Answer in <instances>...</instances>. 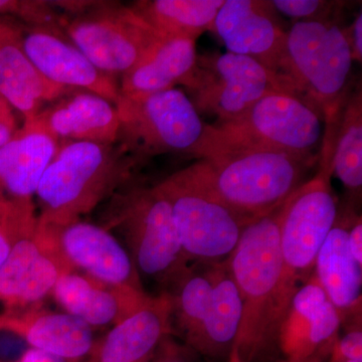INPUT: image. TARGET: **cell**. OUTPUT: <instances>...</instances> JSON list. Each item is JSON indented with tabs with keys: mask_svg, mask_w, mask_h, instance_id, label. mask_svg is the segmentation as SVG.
<instances>
[{
	"mask_svg": "<svg viewBox=\"0 0 362 362\" xmlns=\"http://www.w3.org/2000/svg\"><path fill=\"white\" fill-rule=\"evenodd\" d=\"M352 63L346 28L330 18L297 21L286 33L284 52L274 75L281 90L310 106L326 123L323 146L334 139L349 96Z\"/></svg>",
	"mask_w": 362,
	"mask_h": 362,
	"instance_id": "1",
	"label": "cell"
},
{
	"mask_svg": "<svg viewBox=\"0 0 362 362\" xmlns=\"http://www.w3.org/2000/svg\"><path fill=\"white\" fill-rule=\"evenodd\" d=\"M315 162L278 150H235L199 158L182 171L247 225L282 206Z\"/></svg>",
	"mask_w": 362,
	"mask_h": 362,
	"instance_id": "2",
	"label": "cell"
},
{
	"mask_svg": "<svg viewBox=\"0 0 362 362\" xmlns=\"http://www.w3.org/2000/svg\"><path fill=\"white\" fill-rule=\"evenodd\" d=\"M285 204L247 223L226 259L242 299V321L232 351L240 362H262L273 354L274 301L282 259L280 228Z\"/></svg>",
	"mask_w": 362,
	"mask_h": 362,
	"instance_id": "3",
	"label": "cell"
},
{
	"mask_svg": "<svg viewBox=\"0 0 362 362\" xmlns=\"http://www.w3.org/2000/svg\"><path fill=\"white\" fill-rule=\"evenodd\" d=\"M139 161L118 141L59 143L35 192L39 220L56 226L81 220L115 194Z\"/></svg>",
	"mask_w": 362,
	"mask_h": 362,
	"instance_id": "4",
	"label": "cell"
},
{
	"mask_svg": "<svg viewBox=\"0 0 362 362\" xmlns=\"http://www.w3.org/2000/svg\"><path fill=\"white\" fill-rule=\"evenodd\" d=\"M322 122L320 115L301 100L276 90L237 118L206 125L195 156L199 159L235 150L270 149L316 161Z\"/></svg>",
	"mask_w": 362,
	"mask_h": 362,
	"instance_id": "5",
	"label": "cell"
},
{
	"mask_svg": "<svg viewBox=\"0 0 362 362\" xmlns=\"http://www.w3.org/2000/svg\"><path fill=\"white\" fill-rule=\"evenodd\" d=\"M107 230L122 235L140 276L168 292L190 270L173 211L156 185L136 187L114 197Z\"/></svg>",
	"mask_w": 362,
	"mask_h": 362,
	"instance_id": "6",
	"label": "cell"
},
{
	"mask_svg": "<svg viewBox=\"0 0 362 362\" xmlns=\"http://www.w3.org/2000/svg\"><path fill=\"white\" fill-rule=\"evenodd\" d=\"M61 28L99 70L112 77L127 73L162 39L131 6L114 1H56Z\"/></svg>",
	"mask_w": 362,
	"mask_h": 362,
	"instance_id": "7",
	"label": "cell"
},
{
	"mask_svg": "<svg viewBox=\"0 0 362 362\" xmlns=\"http://www.w3.org/2000/svg\"><path fill=\"white\" fill-rule=\"evenodd\" d=\"M115 106L120 122L118 142L136 158L173 152L197 156L206 124L183 90L120 95Z\"/></svg>",
	"mask_w": 362,
	"mask_h": 362,
	"instance_id": "8",
	"label": "cell"
},
{
	"mask_svg": "<svg viewBox=\"0 0 362 362\" xmlns=\"http://www.w3.org/2000/svg\"><path fill=\"white\" fill-rule=\"evenodd\" d=\"M156 187L171 207L181 246L190 262L220 263L228 258L247 226L242 218L195 185L182 169Z\"/></svg>",
	"mask_w": 362,
	"mask_h": 362,
	"instance_id": "9",
	"label": "cell"
},
{
	"mask_svg": "<svg viewBox=\"0 0 362 362\" xmlns=\"http://www.w3.org/2000/svg\"><path fill=\"white\" fill-rule=\"evenodd\" d=\"M182 85L197 112L216 116V122L237 118L262 98L281 90L265 66L228 52L197 56L194 71Z\"/></svg>",
	"mask_w": 362,
	"mask_h": 362,
	"instance_id": "10",
	"label": "cell"
},
{
	"mask_svg": "<svg viewBox=\"0 0 362 362\" xmlns=\"http://www.w3.org/2000/svg\"><path fill=\"white\" fill-rule=\"evenodd\" d=\"M49 226L37 221L14 244L0 269V304L4 311L39 305L59 279L74 272Z\"/></svg>",
	"mask_w": 362,
	"mask_h": 362,
	"instance_id": "11",
	"label": "cell"
},
{
	"mask_svg": "<svg viewBox=\"0 0 362 362\" xmlns=\"http://www.w3.org/2000/svg\"><path fill=\"white\" fill-rule=\"evenodd\" d=\"M340 329L339 313L313 273L293 297L279 327L276 347L280 359L328 361Z\"/></svg>",
	"mask_w": 362,
	"mask_h": 362,
	"instance_id": "12",
	"label": "cell"
},
{
	"mask_svg": "<svg viewBox=\"0 0 362 362\" xmlns=\"http://www.w3.org/2000/svg\"><path fill=\"white\" fill-rule=\"evenodd\" d=\"M45 225L51 228L74 270L109 284L145 291L129 252L104 226L81 220Z\"/></svg>",
	"mask_w": 362,
	"mask_h": 362,
	"instance_id": "13",
	"label": "cell"
},
{
	"mask_svg": "<svg viewBox=\"0 0 362 362\" xmlns=\"http://www.w3.org/2000/svg\"><path fill=\"white\" fill-rule=\"evenodd\" d=\"M23 45L33 65L49 82L94 93L113 104L120 98L115 78L99 70L62 28H23Z\"/></svg>",
	"mask_w": 362,
	"mask_h": 362,
	"instance_id": "14",
	"label": "cell"
},
{
	"mask_svg": "<svg viewBox=\"0 0 362 362\" xmlns=\"http://www.w3.org/2000/svg\"><path fill=\"white\" fill-rule=\"evenodd\" d=\"M276 13L271 1L225 0L214 30L228 52L256 59L274 75L284 52L287 33Z\"/></svg>",
	"mask_w": 362,
	"mask_h": 362,
	"instance_id": "15",
	"label": "cell"
},
{
	"mask_svg": "<svg viewBox=\"0 0 362 362\" xmlns=\"http://www.w3.org/2000/svg\"><path fill=\"white\" fill-rule=\"evenodd\" d=\"M75 89L45 78L35 68L23 45V28L0 16V94L20 112L25 122Z\"/></svg>",
	"mask_w": 362,
	"mask_h": 362,
	"instance_id": "16",
	"label": "cell"
},
{
	"mask_svg": "<svg viewBox=\"0 0 362 362\" xmlns=\"http://www.w3.org/2000/svg\"><path fill=\"white\" fill-rule=\"evenodd\" d=\"M52 295L66 313L92 328L122 322L152 297L146 291L109 284L78 271L62 276Z\"/></svg>",
	"mask_w": 362,
	"mask_h": 362,
	"instance_id": "17",
	"label": "cell"
},
{
	"mask_svg": "<svg viewBox=\"0 0 362 362\" xmlns=\"http://www.w3.org/2000/svg\"><path fill=\"white\" fill-rule=\"evenodd\" d=\"M0 332L13 333L30 349L78 362L89 356L96 340L93 328L84 321L66 312L47 310L40 304L0 312Z\"/></svg>",
	"mask_w": 362,
	"mask_h": 362,
	"instance_id": "18",
	"label": "cell"
},
{
	"mask_svg": "<svg viewBox=\"0 0 362 362\" xmlns=\"http://www.w3.org/2000/svg\"><path fill=\"white\" fill-rule=\"evenodd\" d=\"M32 123L59 143L84 141L110 144L118 141V112L115 104L84 90H71L37 114Z\"/></svg>",
	"mask_w": 362,
	"mask_h": 362,
	"instance_id": "19",
	"label": "cell"
},
{
	"mask_svg": "<svg viewBox=\"0 0 362 362\" xmlns=\"http://www.w3.org/2000/svg\"><path fill=\"white\" fill-rule=\"evenodd\" d=\"M170 296L161 292L95 340L86 362H151L162 340L173 335Z\"/></svg>",
	"mask_w": 362,
	"mask_h": 362,
	"instance_id": "20",
	"label": "cell"
},
{
	"mask_svg": "<svg viewBox=\"0 0 362 362\" xmlns=\"http://www.w3.org/2000/svg\"><path fill=\"white\" fill-rule=\"evenodd\" d=\"M356 211H338L337 221L317 255L314 275L331 303L337 309L342 326L361 322L362 266L352 257L349 230Z\"/></svg>",
	"mask_w": 362,
	"mask_h": 362,
	"instance_id": "21",
	"label": "cell"
},
{
	"mask_svg": "<svg viewBox=\"0 0 362 362\" xmlns=\"http://www.w3.org/2000/svg\"><path fill=\"white\" fill-rule=\"evenodd\" d=\"M59 142L47 131L25 123L0 148V206L32 201Z\"/></svg>",
	"mask_w": 362,
	"mask_h": 362,
	"instance_id": "22",
	"label": "cell"
},
{
	"mask_svg": "<svg viewBox=\"0 0 362 362\" xmlns=\"http://www.w3.org/2000/svg\"><path fill=\"white\" fill-rule=\"evenodd\" d=\"M213 269L211 301L199 328L185 343L207 359L228 361L242 321V299L226 259L213 263Z\"/></svg>",
	"mask_w": 362,
	"mask_h": 362,
	"instance_id": "23",
	"label": "cell"
},
{
	"mask_svg": "<svg viewBox=\"0 0 362 362\" xmlns=\"http://www.w3.org/2000/svg\"><path fill=\"white\" fill-rule=\"evenodd\" d=\"M197 40L162 37L153 49L121 76V96H144L182 85L194 71Z\"/></svg>",
	"mask_w": 362,
	"mask_h": 362,
	"instance_id": "24",
	"label": "cell"
},
{
	"mask_svg": "<svg viewBox=\"0 0 362 362\" xmlns=\"http://www.w3.org/2000/svg\"><path fill=\"white\" fill-rule=\"evenodd\" d=\"M225 0H145L131 8L162 37L197 40L214 28Z\"/></svg>",
	"mask_w": 362,
	"mask_h": 362,
	"instance_id": "25",
	"label": "cell"
},
{
	"mask_svg": "<svg viewBox=\"0 0 362 362\" xmlns=\"http://www.w3.org/2000/svg\"><path fill=\"white\" fill-rule=\"evenodd\" d=\"M332 175L354 199L362 189V94L356 90L343 106L332 145Z\"/></svg>",
	"mask_w": 362,
	"mask_h": 362,
	"instance_id": "26",
	"label": "cell"
},
{
	"mask_svg": "<svg viewBox=\"0 0 362 362\" xmlns=\"http://www.w3.org/2000/svg\"><path fill=\"white\" fill-rule=\"evenodd\" d=\"M0 16L23 21L28 28H61L62 16L54 2L0 0Z\"/></svg>",
	"mask_w": 362,
	"mask_h": 362,
	"instance_id": "27",
	"label": "cell"
},
{
	"mask_svg": "<svg viewBox=\"0 0 362 362\" xmlns=\"http://www.w3.org/2000/svg\"><path fill=\"white\" fill-rule=\"evenodd\" d=\"M271 2L277 13L297 21L329 18L332 7L337 4L320 0H274Z\"/></svg>",
	"mask_w": 362,
	"mask_h": 362,
	"instance_id": "28",
	"label": "cell"
},
{
	"mask_svg": "<svg viewBox=\"0 0 362 362\" xmlns=\"http://www.w3.org/2000/svg\"><path fill=\"white\" fill-rule=\"evenodd\" d=\"M343 337H338L328 362L362 361L361 324L346 326Z\"/></svg>",
	"mask_w": 362,
	"mask_h": 362,
	"instance_id": "29",
	"label": "cell"
},
{
	"mask_svg": "<svg viewBox=\"0 0 362 362\" xmlns=\"http://www.w3.org/2000/svg\"><path fill=\"white\" fill-rule=\"evenodd\" d=\"M25 230V221L18 214L6 211L0 218V269Z\"/></svg>",
	"mask_w": 362,
	"mask_h": 362,
	"instance_id": "30",
	"label": "cell"
},
{
	"mask_svg": "<svg viewBox=\"0 0 362 362\" xmlns=\"http://www.w3.org/2000/svg\"><path fill=\"white\" fill-rule=\"evenodd\" d=\"M18 130L16 110L0 94V148L11 141Z\"/></svg>",
	"mask_w": 362,
	"mask_h": 362,
	"instance_id": "31",
	"label": "cell"
},
{
	"mask_svg": "<svg viewBox=\"0 0 362 362\" xmlns=\"http://www.w3.org/2000/svg\"><path fill=\"white\" fill-rule=\"evenodd\" d=\"M151 362H189L187 347L180 345L168 335L162 340Z\"/></svg>",
	"mask_w": 362,
	"mask_h": 362,
	"instance_id": "32",
	"label": "cell"
},
{
	"mask_svg": "<svg viewBox=\"0 0 362 362\" xmlns=\"http://www.w3.org/2000/svg\"><path fill=\"white\" fill-rule=\"evenodd\" d=\"M347 40L351 49L354 61H362V13L361 11L357 14L352 25L346 28Z\"/></svg>",
	"mask_w": 362,
	"mask_h": 362,
	"instance_id": "33",
	"label": "cell"
},
{
	"mask_svg": "<svg viewBox=\"0 0 362 362\" xmlns=\"http://www.w3.org/2000/svg\"><path fill=\"white\" fill-rule=\"evenodd\" d=\"M349 246L352 257L362 266V221L358 214H356L349 226Z\"/></svg>",
	"mask_w": 362,
	"mask_h": 362,
	"instance_id": "34",
	"label": "cell"
},
{
	"mask_svg": "<svg viewBox=\"0 0 362 362\" xmlns=\"http://www.w3.org/2000/svg\"><path fill=\"white\" fill-rule=\"evenodd\" d=\"M0 362H78L71 361L68 359L62 358L54 354H47V352L42 351V350L30 349L23 352V356L20 358L13 361H4L0 359Z\"/></svg>",
	"mask_w": 362,
	"mask_h": 362,
	"instance_id": "35",
	"label": "cell"
},
{
	"mask_svg": "<svg viewBox=\"0 0 362 362\" xmlns=\"http://www.w3.org/2000/svg\"><path fill=\"white\" fill-rule=\"evenodd\" d=\"M228 362H240L239 356H237V354L232 351L230 352V357H228Z\"/></svg>",
	"mask_w": 362,
	"mask_h": 362,
	"instance_id": "36",
	"label": "cell"
},
{
	"mask_svg": "<svg viewBox=\"0 0 362 362\" xmlns=\"http://www.w3.org/2000/svg\"><path fill=\"white\" fill-rule=\"evenodd\" d=\"M274 362H291V361H284V359H276V361ZM301 362H328V361H301ZM349 362H362V361H349Z\"/></svg>",
	"mask_w": 362,
	"mask_h": 362,
	"instance_id": "37",
	"label": "cell"
},
{
	"mask_svg": "<svg viewBox=\"0 0 362 362\" xmlns=\"http://www.w3.org/2000/svg\"><path fill=\"white\" fill-rule=\"evenodd\" d=\"M6 206H0V218H1L2 214H4V209H6Z\"/></svg>",
	"mask_w": 362,
	"mask_h": 362,
	"instance_id": "38",
	"label": "cell"
}]
</instances>
